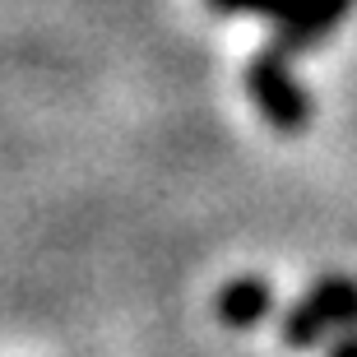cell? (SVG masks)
I'll return each mask as SVG.
<instances>
[{
  "label": "cell",
  "mask_w": 357,
  "mask_h": 357,
  "mask_svg": "<svg viewBox=\"0 0 357 357\" xmlns=\"http://www.w3.org/2000/svg\"><path fill=\"white\" fill-rule=\"evenodd\" d=\"M213 14H246L274 28V47L283 52H311L325 47L330 33L357 10V0H209Z\"/></svg>",
  "instance_id": "6da1fadb"
},
{
  "label": "cell",
  "mask_w": 357,
  "mask_h": 357,
  "mask_svg": "<svg viewBox=\"0 0 357 357\" xmlns=\"http://www.w3.org/2000/svg\"><path fill=\"white\" fill-rule=\"evenodd\" d=\"M325 357H357V330L334 334V344H330V353H325Z\"/></svg>",
  "instance_id": "5b68a950"
},
{
  "label": "cell",
  "mask_w": 357,
  "mask_h": 357,
  "mask_svg": "<svg viewBox=\"0 0 357 357\" xmlns=\"http://www.w3.org/2000/svg\"><path fill=\"white\" fill-rule=\"evenodd\" d=\"M213 311H218V320H223L227 330H255L260 320L274 316V288L260 274L227 278L223 288H218V297H213Z\"/></svg>",
  "instance_id": "277c9868"
},
{
  "label": "cell",
  "mask_w": 357,
  "mask_h": 357,
  "mask_svg": "<svg viewBox=\"0 0 357 357\" xmlns=\"http://www.w3.org/2000/svg\"><path fill=\"white\" fill-rule=\"evenodd\" d=\"M241 84H246V98L255 102V112L274 126L278 135H302L311 130L316 121V98L297 84L292 75V56L283 47L269 42L265 52H255L241 70Z\"/></svg>",
  "instance_id": "3957f363"
},
{
  "label": "cell",
  "mask_w": 357,
  "mask_h": 357,
  "mask_svg": "<svg viewBox=\"0 0 357 357\" xmlns=\"http://www.w3.org/2000/svg\"><path fill=\"white\" fill-rule=\"evenodd\" d=\"M357 330V278L348 274H325L297 297L278 320V339L292 353H311L330 334Z\"/></svg>",
  "instance_id": "7a4b0ae2"
}]
</instances>
